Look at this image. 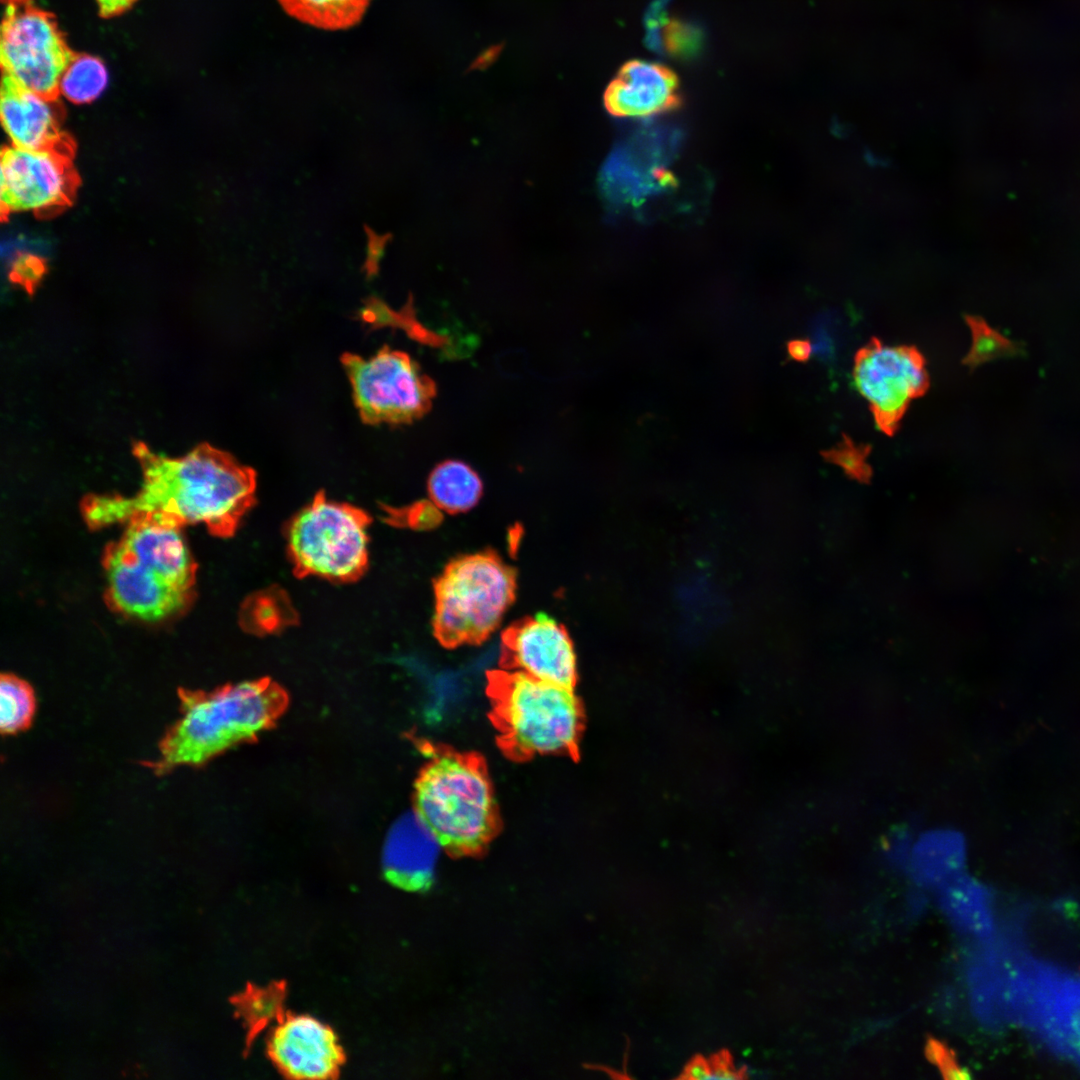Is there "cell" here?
<instances>
[{"label":"cell","instance_id":"11","mask_svg":"<svg viewBox=\"0 0 1080 1080\" xmlns=\"http://www.w3.org/2000/svg\"><path fill=\"white\" fill-rule=\"evenodd\" d=\"M678 135L670 128L644 127L608 157L601 184L617 204L639 206L673 184L668 164Z\"/></svg>","mask_w":1080,"mask_h":1080},{"label":"cell","instance_id":"33","mask_svg":"<svg viewBox=\"0 0 1080 1080\" xmlns=\"http://www.w3.org/2000/svg\"><path fill=\"white\" fill-rule=\"evenodd\" d=\"M682 1078L711 1080V1066L701 1057L693 1059L685 1068Z\"/></svg>","mask_w":1080,"mask_h":1080},{"label":"cell","instance_id":"22","mask_svg":"<svg viewBox=\"0 0 1080 1080\" xmlns=\"http://www.w3.org/2000/svg\"><path fill=\"white\" fill-rule=\"evenodd\" d=\"M107 84L108 72L98 57L76 54L61 77L59 95L74 104H87L96 100Z\"/></svg>","mask_w":1080,"mask_h":1080},{"label":"cell","instance_id":"20","mask_svg":"<svg viewBox=\"0 0 1080 1080\" xmlns=\"http://www.w3.org/2000/svg\"><path fill=\"white\" fill-rule=\"evenodd\" d=\"M483 485L478 474L466 463L447 460L438 464L428 478V493L441 510L462 513L473 508L481 498Z\"/></svg>","mask_w":1080,"mask_h":1080},{"label":"cell","instance_id":"26","mask_svg":"<svg viewBox=\"0 0 1080 1080\" xmlns=\"http://www.w3.org/2000/svg\"><path fill=\"white\" fill-rule=\"evenodd\" d=\"M702 42V31L688 22L668 21L663 30V50L677 57L688 58L695 55Z\"/></svg>","mask_w":1080,"mask_h":1080},{"label":"cell","instance_id":"18","mask_svg":"<svg viewBox=\"0 0 1080 1080\" xmlns=\"http://www.w3.org/2000/svg\"><path fill=\"white\" fill-rule=\"evenodd\" d=\"M965 860L966 845L959 832L931 830L913 842L906 872L915 886L936 890L964 872Z\"/></svg>","mask_w":1080,"mask_h":1080},{"label":"cell","instance_id":"5","mask_svg":"<svg viewBox=\"0 0 1080 1080\" xmlns=\"http://www.w3.org/2000/svg\"><path fill=\"white\" fill-rule=\"evenodd\" d=\"M181 716L159 743L150 764L158 774L181 765H200L267 727L284 704L269 680L224 686L212 692L179 689Z\"/></svg>","mask_w":1080,"mask_h":1080},{"label":"cell","instance_id":"27","mask_svg":"<svg viewBox=\"0 0 1080 1080\" xmlns=\"http://www.w3.org/2000/svg\"><path fill=\"white\" fill-rule=\"evenodd\" d=\"M926 1056L936 1065L945 1078L966 1079L968 1072L959 1066L951 1048L940 1040L930 1038L926 1044Z\"/></svg>","mask_w":1080,"mask_h":1080},{"label":"cell","instance_id":"25","mask_svg":"<svg viewBox=\"0 0 1080 1080\" xmlns=\"http://www.w3.org/2000/svg\"><path fill=\"white\" fill-rule=\"evenodd\" d=\"M870 451V445H856L850 437L843 434L842 441L823 451L822 455L826 461L840 466L849 477L867 482L871 477V467L866 462Z\"/></svg>","mask_w":1080,"mask_h":1080},{"label":"cell","instance_id":"1","mask_svg":"<svg viewBox=\"0 0 1080 1080\" xmlns=\"http://www.w3.org/2000/svg\"><path fill=\"white\" fill-rule=\"evenodd\" d=\"M133 453L142 469L140 490L131 497L86 496L81 513L90 528L148 519L176 527L201 523L214 536L230 537L255 504V470L208 443L180 458L143 442Z\"/></svg>","mask_w":1080,"mask_h":1080},{"label":"cell","instance_id":"8","mask_svg":"<svg viewBox=\"0 0 1080 1080\" xmlns=\"http://www.w3.org/2000/svg\"><path fill=\"white\" fill-rule=\"evenodd\" d=\"M341 363L355 406L366 424L412 423L432 407L437 392L435 382L403 351L383 346L369 358L344 353Z\"/></svg>","mask_w":1080,"mask_h":1080},{"label":"cell","instance_id":"19","mask_svg":"<svg viewBox=\"0 0 1080 1080\" xmlns=\"http://www.w3.org/2000/svg\"><path fill=\"white\" fill-rule=\"evenodd\" d=\"M935 891L938 907L955 931L980 941L989 939L994 921L991 897L983 885L962 872Z\"/></svg>","mask_w":1080,"mask_h":1080},{"label":"cell","instance_id":"7","mask_svg":"<svg viewBox=\"0 0 1080 1080\" xmlns=\"http://www.w3.org/2000/svg\"><path fill=\"white\" fill-rule=\"evenodd\" d=\"M371 521L361 508L329 500L319 491L286 527L294 575L317 576L336 583L360 579L368 568Z\"/></svg>","mask_w":1080,"mask_h":1080},{"label":"cell","instance_id":"31","mask_svg":"<svg viewBox=\"0 0 1080 1080\" xmlns=\"http://www.w3.org/2000/svg\"><path fill=\"white\" fill-rule=\"evenodd\" d=\"M925 889L915 887L906 897L904 912L909 918L920 917L927 909L928 898Z\"/></svg>","mask_w":1080,"mask_h":1080},{"label":"cell","instance_id":"21","mask_svg":"<svg viewBox=\"0 0 1080 1080\" xmlns=\"http://www.w3.org/2000/svg\"><path fill=\"white\" fill-rule=\"evenodd\" d=\"M292 17L306 24L339 30L360 22L371 0H278Z\"/></svg>","mask_w":1080,"mask_h":1080},{"label":"cell","instance_id":"9","mask_svg":"<svg viewBox=\"0 0 1080 1080\" xmlns=\"http://www.w3.org/2000/svg\"><path fill=\"white\" fill-rule=\"evenodd\" d=\"M75 56L53 14L28 2L7 4L1 25L2 73L56 99L61 77Z\"/></svg>","mask_w":1080,"mask_h":1080},{"label":"cell","instance_id":"28","mask_svg":"<svg viewBox=\"0 0 1080 1080\" xmlns=\"http://www.w3.org/2000/svg\"><path fill=\"white\" fill-rule=\"evenodd\" d=\"M671 0H653L645 15V41L649 49L663 51V30L668 23L667 6Z\"/></svg>","mask_w":1080,"mask_h":1080},{"label":"cell","instance_id":"24","mask_svg":"<svg viewBox=\"0 0 1080 1080\" xmlns=\"http://www.w3.org/2000/svg\"><path fill=\"white\" fill-rule=\"evenodd\" d=\"M964 319L971 331L972 345L962 359V364L971 370L998 358L1021 356L1025 353L1023 343L1005 337L982 317L965 315Z\"/></svg>","mask_w":1080,"mask_h":1080},{"label":"cell","instance_id":"32","mask_svg":"<svg viewBox=\"0 0 1080 1080\" xmlns=\"http://www.w3.org/2000/svg\"><path fill=\"white\" fill-rule=\"evenodd\" d=\"M712 1071V1079H739L743 1077L742 1072L736 1070L729 1062L728 1055H719L713 1059L710 1064Z\"/></svg>","mask_w":1080,"mask_h":1080},{"label":"cell","instance_id":"6","mask_svg":"<svg viewBox=\"0 0 1080 1080\" xmlns=\"http://www.w3.org/2000/svg\"><path fill=\"white\" fill-rule=\"evenodd\" d=\"M517 573L491 549L458 556L433 580V635L447 649L480 645L516 597Z\"/></svg>","mask_w":1080,"mask_h":1080},{"label":"cell","instance_id":"29","mask_svg":"<svg viewBox=\"0 0 1080 1080\" xmlns=\"http://www.w3.org/2000/svg\"><path fill=\"white\" fill-rule=\"evenodd\" d=\"M913 842L914 840L908 830L902 829L894 832L888 837L884 847L887 862L896 869L906 872Z\"/></svg>","mask_w":1080,"mask_h":1080},{"label":"cell","instance_id":"12","mask_svg":"<svg viewBox=\"0 0 1080 1080\" xmlns=\"http://www.w3.org/2000/svg\"><path fill=\"white\" fill-rule=\"evenodd\" d=\"M499 665L570 689L577 684L571 638L545 613L521 618L502 632Z\"/></svg>","mask_w":1080,"mask_h":1080},{"label":"cell","instance_id":"4","mask_svg":"<svg viewBox=\"0 0 1080 1080\" xmlns=\"http://www.w3.org/2000/svg\"><path fill=\"white\" fill-rule=\"evenodd\" d=\"M486 678L488 716L506 758H578L584 715L574 689L502 668L487 671Z\"/></svg>","mask_w":1080,"mask_h":1080},{"label":"cell","instance_id":"15","mask_svg":"<svg viewBox=\"0 0 1080 1080\" xmlns=\"http://www.w3.org/2000/svg\"><path fill=\"white\" fill-rule=\"evenodd\" d=\"M443 847L415 811L403 814L390 828L383 847L385 878L406 890L428 887Z\"/></svg>","mask_w":1080,"mask_h":1080},{"label":"cell","instance_id":"16","mask_svg":"<svg viewBox=\"0 0 1080 1080\" xmlns=\"http://www.w3.org/2000/svg\"><path fill=\"white\" fill-rule=\"evenodd\" d=\"M678 101V80L667 67L652 61L626 63L604 94L615 117L642 119L671 109Z\"/></svg>","mask_w":1080,"mask_h":1080},{"label":"cell","instance_id":"13","mask_svg":"<svg viewBox=\"0 0 1080 1080\" xmlns=\"http://www.w3.org/2000/svg\"><path fill=\"white\" fill-rule=\"evenodd\" d=\"M68 160L57 146L9 145L1 154V205L7 212H39L62 205L72 192Z\"/></svg>","mask_w":1080,"mask_h":1080},{"label":"cell","instance_id":"36","mask_svg":"<svg viewBox=\"0 0 1080 1080\" xmlns=\"http://www.w3.org/2000/svg\"><path fill=\"white\" fill-rule=\"evenodd\" d=\"M3 1L6 2L7 4H10V3L20 4V3H27L30 0H3Z\"/></svg>","mask_w":1080,"mask_h":1080},{"label":"cell","instance_id":"10","mask_svg":"<svg viewBox=\"0 0 1080 1080\" xmlns=\"http://www.w3.org/2000/svg\"><path fill=\"white\" fill-rule=\"evenodd\" d=\"M853 379L888 436L897 431L910 402L929 388L926 361L915 346H888L875 337L857 351Z\"/></svg>","mask_w":1080,"mask_h":1080},{"label":"cell","instance_id":"34","mask_svg":"<svg viewBox=\"0 0 1080 1080\" xmlns=\"http://www.w3.org/2000/svg\"><path fill=\"white\" fill-rule=\"evenodd\" d=\"M137 0H96L103 18L114 17L129 9Z\"/></svg>","mask_w":1080,"mask_h":1080},{"label":"cell","instance_id":"30","mask_svg":"<svg viewBox=\"0 0 1080 1080\" xmlns=\"http://www.w3.org/2000/svg\"><path fill=\"white\" fill-rule=\"evenodd\" d=\"M364 229L367 236V253L363 270L367 277H372L379 270V261L384 255L385 247L392 235L390 233L378 235L368 226H364Z\"/></svg>","mask_w":1080,"mask_h":1080},{"label":"cell","instance_id":"14","mask_svg":"<svg viewBox=\"0 0 1080 1080\" xmlns=\"http://www.w3.org/2000/svg\"><path fill=\"white\" fill-rule=\"evenodd\" d=\"M269 1053L283 1073L298 1079L331 1077L343 1061L334 1031L307 1015L283 1019L272 1032Z\"/></svg>","mask_w":1080,"mask_h":1080},{"label":"cell","instance_id":"3","mask_svg":"<svg viewBox=\"0 0 1080 1080\" xmlns=\"http://www.w3.org/2000/svg\"><path fill=\"white\" fill-rule=\"evenodd\" d=\"M422 751L428 761L415 782L414 811L447 853H480L502 827L485 759L432 742Z\"/></svg>","mask_w":1080,"mask_h":1080},{"label":"cell","instance_id":"17","mask_svg":"<svg viewBox=\"0 0 1080 1080\" xmlns=\"http://www.w3.org/2000/svg\"><path fill=\"white\" fill-rule=\"evenodd\" d=\"M0 117L11 146L45 148L59 141L55 99L33 92L2 73Z\"/></svg>","mask_w":1080,"mask_h":1080},{"label":"cell","instance_id":"23","mask_svg":"<svg viewBox=\"0 0 1080 1080\" xmlns=\"http://www.w3.org/2000/svg\"><path fill=\"white\" fill-rule=\"evenodd\" d=\"M36 710L33 688L23 679L3 673L0 679V729L11 735L31 726Z\"/></svg>","mask_w":1080,"mask_h":1080},{"label":"cell","instance_id":"35","mask_svg":"<svg viewBox=\"0 0 1080 1080\" xmlns=\"http://www.w3.org/2000/svg\"><path fill=\"white\" fill-rule=\"evenodd\" d=\"M789 356L799 362H805L810 358L812 346L808 340L794 339L787 343Z\"/></svg>","mask_w":1080,"mask_h":1080},{"label":"cell","instance_id":"2","mask_svg":"<svg viewBox=\"0 0 1080 1080\" xmlns=\"http://www.w3.org/2000/svg\"><path fill=\"white\" fill-rule=\"evenodd\" d=\"M105 602L113 611L156 622L183 612L195 595L197 565L181 527L140 519L103 554Z\"/></svg>","mask_w":1080,"mask_h":1080}]
</instances>
